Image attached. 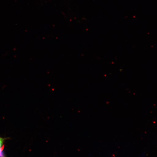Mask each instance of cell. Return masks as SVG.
Listing matches in <instances>:
<instances>
[{"instance_id": "6da1fadb", "label": "cell", "mask_w": 157, "mask_h": 157, "mask_svg": "<svg viewBox=\"0 0 157 157\" xmlns=\"http://www.w3.org/2000/svg\"><path fill=\"white\" fill-rule=\"evenodd\" d=\"M5 140V138L0 137V157H6L3 151L4 143Z\"/></svg>"}]
</instances>
